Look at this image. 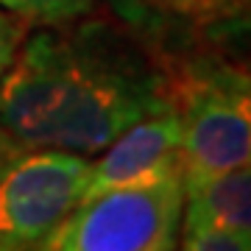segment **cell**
Listing matches in <instances>:
<instances>
[{"mask_svg":"<svg viewBox=\"0 0 251 251\" xmlns=\"http://www.w3.org/2000/svg\"><path fill=\"white\" fill-rule=\"evenodd\" d=\"M181 226H221L251 237V165L184 184Z\"/></svg>","mask_w":251,"mask_h":251,"instance_id":"cell-6","label":"cell"},{"mask_svg":"<svg viewBox=\"0 0 251 251\" xmlns=\"http://www.w3.org/2000/svg\"><path fill=\"white\" fill-rule=\"evenodd\" d=\"M28 28L31 25H25L20 17L0 9V78H3V73L9 70V64L14 59V53H17L20 42L25 39Z\"/></svg>","mask_w":251,"mask_h":251,"instance_id":"cell-10","label":"cell"},{"mask_svg":"<svg viewBox=\"0 0 251 251\" xmlns=\"http://www.w3.org/2000/svg\"><path fill=\"white\" fill-rule=\"evenodd\" d=\"M179 249L187 251H251V237L221 226H181Z\"/></svg>","mask_w":251,"mask_h":251,"instance_id":"cell-9","label":"cell"},{"mask_svg":"<svg viewBox=\"0 0 251 251\" xmlns=\"http://www.w3.org/2000/svg\"><path fill=\"white\" fill-rule=\"evenodd\" d=\"M179 137V117L173 109L126 128L100 153H95V159H90V176L81 201L123 184L181 173Z\"/></svg>","mask_w":251,"mask_h":251,"instance_id":"cell-5","label":"cell"},{"mask_svg":"<svg viewBox=\"0 0 251 251\" xmlns=\"http://www.w3.org/2000/svg\"><path fill=\"white\" fill-rule=\"evenodd\" d=\"M98 0H0V9L25 25H64L90 17Z\"/></svg>","mask_w":251,"mask_h":251,"instance_id":"cell-8","label":"cell"},{"mask_svg":"<svg viewBox=\"0 0 251 251\" xmlns=\"http://www.w3.org/2000/svg\"><path fill=\"white\" fill-rule=\"evenodd\" d=\"M17 148H23V145L14 143V137H11L9 131H6V128L0 126V162H3V159H9V156H11L14 151H17Z\"/></svg>","mask_w":251,"mask_h":251,"instance_id":"cell-11","label":"cell"},{"mask_svg":"<svg viewBox=\"0 0 251 251\" xmlns=\"http://www.w3.org/2000/svg\"><path fill=\"white\" fill-rule=\"evenodd\" d=\"M165 109V62L106 23L28 28L0 78V126L23 148L95 156Z\"/></svg>","mask_w":251,"mask_h":251,"instance_id":"cell-1","label":"cell"},{"mask_svg":"<svg viewBox=\"0 0 251 251\" xmlns=\"http://www.w3.org/2000/svg\"><path fill=\"white\" fill-rule=\"evenodd\" d=\"M198 34L232 39L251 31V0H143Z\"/></svg>","mask_w":251,"mask_h":251,"instance_id":"cell-7","label":"cell"},{"mask_svg":"<svg viewBox=\"0 0 251 251\" xmlns=\"http://www.w3.org/2000/svg\"><path fill=\"white\" fill-rule=\"evenodd\" d=\"M90 156L17 148L0 162V251L39 249L81 201Z\"/></svg>","mask_w":251,"mask_h":251,"instance_id":"cell-4","label":"cell"},{"mask_svg":"<svg viewBox=\"0 0 251 251\" xmlns=\"http://www.w3.org/2000/svg\"><path fill=\"white\" fill-rule=\"evenodd\" d=\"M184 184L251 165V70L221 56L165 62Z\"/></svg>","mask_w":251,"mask_h":251,"instance_id":"cell-2","label":"cell"},{"mask_svg":"<svg viewBox=\"0 0 251 251\" xmlns=\"http://www.w3.org/2000/svg\"><path fill=\"white\" fill-rule=\"evenodd\" d=\"M181 215V173L123 184L78 201L39 251H171L179 249Z\"/></svg>","mask_w":251,"mask_h":251,"instance_id":"cell-3","label":"cell"},{"mask_svg":"<svg viewBox=\"0 0 251 251\" xmlns=\"http://www.w3.org/2000/svg\"><path fill=\"white\" fill-rule=\"evenodd\" d=\"M249 70H251V62H249Z\"/></svg>","mask_w":251,"mask_h":251,"instance_id":"cell-12","label":"cell"}]
</instances>
